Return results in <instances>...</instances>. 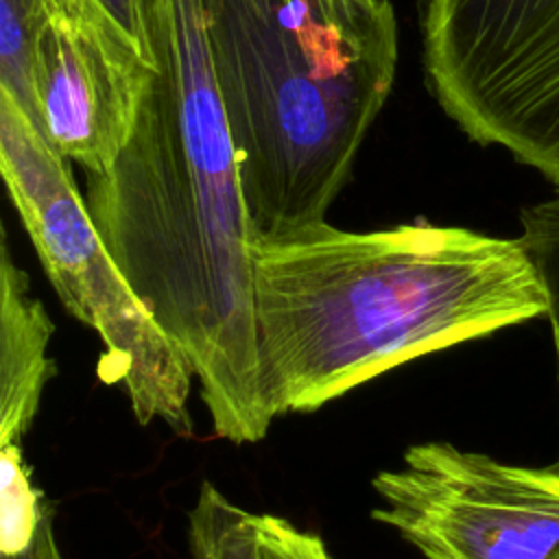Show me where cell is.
Segmentation results:
<instances>
[{
  "label": "cell",
  "mask_w": 559,
  "mask_h": 559,
  "mask_svg": "<svg viewBox=\"0 0 559 559\" xmlns=\"http://www.w3.org/2000/svg\"><path fill=\"white\" fill-rule=\"evenodd\" d=\"M114 24L138 46L144 59L155 66L151 39V9L148 0H94Z\"/></svg>",
  "instance_id": "obj_14"
},
{
  "label": "cell",
  "mask_w": 559,
  "mask_h": 559,
  "mask_svg": "<svg viewBox=\"0 0 559 559\" xmlns=\"http://www.w3.org/2000/svg\"><path fill=\"white\" fill-rule=\"evenodd\" d=\"M271 413L314 411L430 352L546 314L520 238L430 223L345 231L325 221L251 240Z\"/></svg>",
  "instance_id": "obj_2"
},
{
  "label": "cell",
  "mask_w": 559,
  "mask_h": 559,
  "mask_svg": "<svg viewBox=\"0 0 559 559\" xmlns=\"http://www.w3.org/2000/svg\"><path fill=\"white\" fill-rule=\"evenodd\" d=\"M520 225L522 234L518 238L524 242L546 293V317L552 330L559 373V186L546 199L522 207ZM552 467L559 469V456Z\"/></svg>",
  "instance_id": "obj_12"
},
{
  "label": "cell",
  "mask_w": 559,
  "mask_h": 559,
  "mask_svg": "<svg viewBox=\"0 0 559 559\" xmlns=\"http://www.w3.org/2000/svg\"><path fill=\"white\" fill-rule=\"evenodd\" d=\"M52 321L28 290L26 273L15 264L2 236L0 253V445L22 443L41 391L55 373L48 358Z\"/></svg>",
  "instance_id": "obj_8"
},
{
  "label": "cell",
  "mask_w": 559,
  "mask_h": 559,
  "mask_svg": "<svg viewBox=\"0 0 559 559\" xmlns=\"http://www.w3.org/2000/svg\"><path fill=\"white\" fill-rule=\"evenodd\" d=\"M0 170L61 304L103 341L98 376L124 389L140 424L192 435V369L122 275L70 168L26 111L0 90Z\"/></svg>",
  "instance_id": "obj_4"
},
{
  "label": "cell",
  "mask_w": 559,
  "mask_h": 559,
  "mask_svg": "<svg viewBox=\"0 0 559 559\" xmlns=\"http://www.w3.org/2000/svg\"><path fill=\"white\" fill-rule=\"evenodd\" d=\"M48 509L31 483L22 445H0V555L24 548Z\"/></svg>",
  "instance_id": "obj_11"
},
{
  "label": "cell",
  "mask_w": 559,
  "mask_h": 559,
  "mask_svg": "<svg viewBox=\"0 0 559 559\" xmlns=\"http://www.w3.org/2000/svg\"><path fill=\"white\" fill-rule=\"evenodd\" d=\"M81 0H0V90L33 120L31 52L37 33Z\"/></svg>",
  "instance_id": "obj_9"
},
{
  "label": "cell",
  "mask_w": 559,
  "mask_h": 559,
  "mask_svg": "<svg viewBox=\"0 0 559 559\" xmlns=\"http://www.w3.org/2000/svg\"><path fill=\"white\" fill-rule=\"evenodd\" d=\"M155 66L94 2L57 13L31 52L33 122L48 146L92 177L129 144Z\"/></svg>",
  "instance_id": "obj_7"
},
{
  "label": "cell",
  "mask_w": 559,
  "mask_h": 559,
  "mask_svg": "<svg viewBox=\"0 0 559 559\" xmlns=\"http://www.w3.org/2000/svg\"><path fill=\"white\" fill-rule=\"evenodd\" d=\"M253 238L325 214L397 70L391 0H201Z\"/></svg>",
  "instance_id": "obj_3"
},
{
  "label": "cell",
  "mask_w": 559,
  "mask_h": 559,
  "mask_svg": "<svg viewBox=\"0 0 559 559\" xmlns=\"http://www.w3.org/2000/svg\"><path fill=\"white\" fill-rule=\"evenodd\" d=\"M421 61L472 142L559 186V0H426Z\"/></svg>",
  "instance_id": "obj_5"
},
{
  "label": "cell",
  "mask_w": 559,
  "mask_h": 559,
  "mask_svg": "<svg viewBox=\"0 0 559 559\" xmlns=\"http://www.w3.org/2000/svg\"><path fill=\"white\" fill-rule=\"evenodd\" d=\"M552 559H559V552H557V555H555V557H552Z\"/></svg>",
  "instance_id": "obj_16"
},
{
  "label": "cell",
  "mask_w": 559,
  "mask_h": 559,
  "mask_svg": "<svg viewBox=\"0 0 559 559\" xmlns=\"http://www.w3.org/2000/svg\"><path fill=\"white\" fill-rule=\"evenodd\" d=\"M260 559H332L319 535L271 513L255 515Z\"/></svg>",
  "instance_id": "obj_13"
},
{
  "label": "cell",
  "mask_w": 559,
  "mask_h": 559,
  "mask_svg": "<svg viewBox=\"0 0 559 559\" xmlns=\"http://www.w3.org/2000/svg\"><path fill=\"white\" fill-rule=\"evenodd\" d=\"M255 515L203 483L190 511L194 559H260Z\"/></svg>",
  "instance_id": "obj_10"
},
{
  "label": "cell",
  "mask_w": 559,
  "mask_h": 559,
  "mask_svg": "<svg viewBox=\"0 0 559 559\" xmlns=\"http://www.w3.org/2000/svg\"><path fill=\"white\" fill-rule=\"evenodd\" d=\"M0 559H63L57 548V542H55L50 513L39 522L37 531L33 533L31 542L24 548H20L15 552H4V555H0Z\"/></svg>",
  "instance_id": "obj_15"
},
{
  "label": "cell",
  "mask_w": 559,
  "mask_h": 559,
  "mask_svg": "<svg viewBox=\"0 0 559 559\" xmlns=\"http://www.w3.org/2000/svg\"><path fill=\"white\" fill-rule=\"evenodd\" d=\"M371 518L426 559H552L559 469L500 463L445 441L411 445L373 478Z\"/></svg>",
  "instance_id": "obj_6"
},
{
  "label": "cell",
  "mask_w": 559,
  "mask_h": 559,
  "mask_svg": "<svg viewBox=\"0 0 559 559\" xmlns=\"http://www.w3.org/2000/svg\"><path fill=\"white\" fill-rule=\"evenodd\" d=\"M155 72L135 131L87 207L122 275L183 352L221 439L266 437L253 227L201 0H148Z\"/></svg>",
  "instance_id": "obj_1"
}]
</instances>
